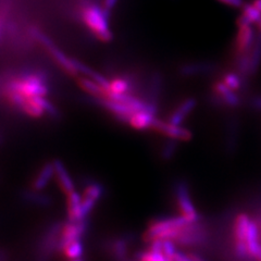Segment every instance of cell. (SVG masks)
<instances>
[{
    "instance_id": "obj_20",
    "label": "cell",
    "mask_w": 261,
    "mask_h": 261,
    "mask_svg": "<svg viewBox=\"0 0 261 261\" xmlns=\"http://www.w3.org/2000/svg\"><path fill=\"white\" fill-rule=\"evenodd\" d=\"M241 15L236 20V23L257 24L261 19V12L257 9L252 3H245L241 8Z\"/></svg>"
},
{
    "instance_id": "obj_14",
    "label": "cell",
    "mask_w": 261,
    "mask_h": 261,
    "mask_svg": "<svg viewBox=\"0 0 261 261\" xmlns=\"http://www.w3.org/2000/svg\"><path fill=\"white\" fill-rule=\"evenodd\" d=\"M55 166V175L57 177V182H58L61 191L65 194L69 195L73 192H75V185L73 179L71 178L67 168L64 167L61 160H55L54 161Z\"/></svg>"
},
{
    "instance_id": "obj_19",
    "label": "cell",
    "mask_w": 261,
    "mask_h": 261,
    "mask_svg": "<svg viewBox=\"0 0 261 261\" xmlns=\"http://www.w3.org/2000/svg\"><path fill=\"white\" fill-rule=\"evenodd\" d=\"M220 80H221L226 86H228L231 89H233V91L239 92V93L247 84V81L235 70L223 72L221 76H220Z\"/></svg>"
},
{
    "instance_id": "obj_9",
    "label": "cell",
    "mask_w": 261,
    "mask_h": 261,
    "mask_svg": "<svg viewBox=\"0 0 261 261\" xmlns=\"http://www.w3.org/2000/svg\"><path fill=\"white\" fill-rule=\"evenodd\" d=\"M251 222L250 218L246 214H240L235 218L234 223V239L235 250L240 258H247L248 252L246 248V235L248 226Z\"/></svg>"
},
{
    "instance_id": "obj_11",
    "label": "cell",
    "mask_w": 261,
    "mask_h": 261,
    "mask_svg": "<svg viewBox=\"0 0 261 261\" xmlns=\"http://www.w3.org/2000/svg\"><path fill=\"white\" fill-rule=\"evenodd\" d=\"M217 70L218 65L211 61H197L184 63L182 67L178 69L179 74L186 77L209 75L212 74V73H215Z\"/></svg>"
},
{
    "instance_id": "obj_33",
    "label": "cell",
    "mask_w": 261,
    "mask_h": 261,
    "mask_svg": "<svg viewBox=\"0 0 261 261\" xmlns=\"http://www.w3.org/2000/svg\"><path fill=\"white\" fill-rule=\"evenodd\" d=\"M257 28H258V32L261 33V19H260L259 22L257 23Z\"/></svg>"
},
{
    "instance_id": "obj_4",
    "label": "cell",
    "mask_w": 261,
    "mask_h": 261,
    "mask_svg": "<svg viewBox=\"0 0 261 261\" xmlns=\"http://www.w3.org/2000/svg\"><path fill=\"white\" fill-rule=\"evenodd\" d=\"M32 33L37 42L43 46V48L49 54V56L51 57L55 62L58 64L68 75L73 76L74 79L80 76V73L77 72L74 63H73L72 58L65 55L61 49L45 34V33H43L36 28L32 30Z\"/></svg>"
},
{
    "instance_id": "obj_16",
    "label": "cell",
    "mask_w": 261,
    "mask_h": 261,
    "mask_svg": "<svg viewBox=\"0 0 261 261\" xmlns=\"http://www.w3.org/2000/svg\"><path fill=\"white\" fill-rule=\"evenodd\" d=\"M82 198L75 191L67 195V214L69 221H80L82 219Z\"/></svg>"
},
{
    "instance_id": "obj_29",
    "label": "cell",
    "mask_w": 261,
    "mask_h": 261,
    "mask_svg": "<svg viewBox=\"0 0 261 261\" xmlns=\"http://www.w3.org/2000/svg\"><path fill=\"white\" fill-rule=\"evenodd\" d=\"M173 261H192V259L187 254H184L182 251H177L173 258Z\"/></svg>"
},
{
    "instance_id": "obj_22",
    "label": "cell",
    "mask_w": 261,
    "mask_h": 261,
    "mask_svg": "<svg viewBox=\"0 0 261 261\" xmlns=\"http://www.w3.org/2000/svg\"><path fill=\"white\" fill-rule=\"evenodd\" d=\"M60 251L70 260L82 258V256L84 254L83 243H82L81 240L72 241L67 245H64V246L60 249Z\"/></svg>"
},
{
    "instance_id": "obj_13",
    "label": "cell",
    "mask_w": 261,
    "mask_h": 261,
    "mask_svg": "<svg viewBox=\"0 0 261 261\" xmlns=\"http://www.w3.org/2000/svg\"><path fill=\"white\" fill-rule=\"evenodd\" d=\"M196 106H197V100L193 97L185 98L181 103L176 106V108L172 111L169 117V122L172 124L182 125L183 122L191 116V113L195 110Z\"/></svg>"
},
{
    "instance_id": "obj_21",
    "label": "cell",
    "mask_w": 261,
    "mask_h": 261,
    "mask_svg": "<svg viewBox=\"0 0 261 261\" xmlns=\"http://www.w3.org/2000/svg\"><path fill=\"white\" fill-rule=\"evenodd\" d=\"M260 247L261 245L259 243L258 226L254 221H251L248 226L247 235H246V248L248 252V257L250 258L254 257Z\"/></svg>"
},
{
    "instance_id": "obj_7",
    "label": "cell",
    "mask_w": 261,
    "mask_h": 261,
    "mask_svg": "<svg viewBox=\"0 0 261 261\" xmlns=\"http://www.w3.org/2000/svg\"><path fill=\"white\" fill-rule=\"evenodd\" d=\"M236 25H238V33H236L232 45V58H236V57L249 53L257 37L255 30L252 28V24L236 23Z\"/></svg>"
},
{
    "instance_id": "obj_18",
    "label": "cell",
    "mask_w": 261,
    "mask_h": 261,
    "mask_svg": "<svg viewBox=\"0 0 261 261\" xmlns=\"http://www.w3.org/2000/svg\"><path fill=\"white\" fill-rule=\"evenodd\" d=\"M249 65H250V77H254L261 67V33H257L255 44L248 53Z\"/></svg>"
},
{
    "instance_id": "obj_34",
    "label": "cell",
    "mask_w": 261,
    "mask_h": 261,
    "mask_svg": "<svg viewBox=\"0 0 261 261\" xmlns=\"http://www.w3.org/2000/svg\"><path fill=\"white\" fill-rule=\"evenodd\" d=\"M70 261H85L83 258H77V259H72Z\"/></svg>"
},
{
    "instance_id": "obj_31",
    "label": "cell",
    "mask_w": 261,
    "mask_h": 261,
    "mask_svg": "<svg viewBox=\"0 0 261 261\" xmlns=\"http://www.w3.org/2000/svg\"><path fill=\"white\" fill-rule=\"evenodd\" d=\"M252 259H254L255 261H261V247H260L259 250L256 252L255 256L252 257Z\"/></svg>"
},
{
    "instance_id": "obj_23",
    "label": "cell",
    "mask_w": 261,
    "mask_h": 261,
    "mask_svg": "<svg viewBox=\"0 0 261 261\" xmlns=\"http://www.w3.org/2000/svg\"><path fill=\"white\" fill-rule=\"evenodd\" d=\"M129 89V82L124 77H114L110 81V87L107 94L125 95ZM107 96V95H106Z\"/></svg>"
},
{
    "instance_id": "obj_25",
    "label": "cell",
    "mask_w": 261,
    "mask_h": 261,
    "mask_svg": "<svg viewBox=\"0 0 261 261\" xmlns=\"http://www.w3.org/2000/svg\"><path fill=\"white\" fill-rule=\"evenodd\" d=\"M177 141L174 140H170L168 141L165 145H163L162 149H161V157L163 160L169 161L174 157V154L177 150Z\"/></svg>"
},
{
    "instance_id": "obj_24",
    "label": "cell",
    "mask_w": 261,
    "mask_h": 261,
    "mask_svg": "<svg viewBox=\"0 0 261 261\" xmlns=\"http://www.w3.org/2000/svg\"><path fill=\"white\" fill-rule=\"evenodd\" d=\"M24 199L35 203L37 206H48L50 203V198L47 197V196H44L42 194L35 192H28L24 194Z\"/></svg>"
},
{
    "instance_id": "obj_6",
    "label": "cell",
    "mask_w": 261,
    "mask_h": 261,
    "mask_svg": "<svg viewBox=\"0 0 261 261\" xmlns=\"http://www.w3.org/2000/svg\"><path fill=\"white\" fill-rule=\"evenodd\" d=\"M175 199L181 217L191 223H198L200 216L191 198L190 189L185 182L176 183Z\"/></svg>"
},
{
    "instance_id": "obj_32",
    "label": "cell",
    "mask_w": 261,
    "mask_h": 261,
    "mask_svg": "<svg viewBox=\"0 0 261 261\" xmlns=\"http://www.w3.org/2000/svg\"><path fill=\"white\" fill-rule=\"evenodd\" d=\"M251 3L254 4V6L261 12V0H252Z\"/></svg>"
},
{
    "instance_id": "obj_26",
    "label": "cell",
    "mask_w": 261,
    "mask_h": 261,
    "mask_svg": "<svg viewBox=\"0 0 261 261\" xmlns=\"http://www.w3.org/2000/svg\"><path fill=\"white\" fill-rule=\"evenodd\" d=\"M219 3H221L225 6H228V7H232V8H239V9H241V8L244 6L245 2L244 0H218Z\"/></svg>"
},
{
    "instance_id": "obj_10",
    "label": "cell",
    "mask_w": 261,
    "mask_h": 261,
    "mask_svg": "<svg viewBox=\"0 0 261 261\" xmlns=\"http://www.w3.org/2000/svg\"><path fill=\"white\" fill-rule=\"evenodd\" d=\"M103 186L100 183L91 182L88 183L84 190V195L82 197V219H87L89 214L94 210L96 203L103 195Z\"/></svg>"
},
{
    "instance_id": "obj_12",
    "label": "cell",
    "mask_w": 261,
    "mask_h": 261,
    "mask_svg": "<svg viewBox=\"0 0 261 261\" xmlns=\"http://www.w3.org/2000/svg\"><path fill=\"white\" fill-rule=\"evenodd\" d=\"M157 108H148L145 110H141L135 112L130 117L128 124L134 129L137 130H147L151 129L154 120L157 119Z\"/></svg>"
},
{
    "instance_id": "obj_28",
    "label": "cell",
    "mask_w": 261,
    "mask_h": 261,
    "mask_svg": "<svg viewBox=\"0 0 261 261\" xmlns=\"http://www.w3.org/2000/svg\"><path fill=\"white\" fill-rule=\"evenodd\" d=\"M251 107L257 111H261V95L255 96L250 101Z\"/></svg>"
},
{
    "instance_id": "obj_8",
    "label": "cell",
    "mask_w": 261,
    "mask_h": 261,
    "mask_svg": "<svg viewBox=\"0 0 261 261\" xmlns=\"http://www.w3.org/2000/svg\"><path fill=\"white\" fill-rule=\"evenodd\" d=\"M151 129L163 136H166L169 140H174L177 142H189L193 137V133L191 132V129L186 128L182 125L172 124L170 123L169 121L166 122L159 119L154 120Z\"/></svg>"
},
{
    "instance_id": "obj_15",
    "label": "cell",
    "mask_w": 261,
    "mask_h": 261,
    "mask_svg": "<svg viewBox=\"0 0 261 261\" xmlns=\"http://www.w3.org/2000/svg\"><path fill=\"white\" fill-rule=\"evenodd\" d=\"M55 174V166L54 162H47L38 171V173L34 177L32 182V189L34 191L40 192L43 191L45 187L50 183L51 178Z\"/></svg>"
},
{
    "instance_id": "obj_3",
    "label": "cell",
    "mask_w": 261,
    "mask_h": 261,
    "mask_svg": "<svg viewBox=\"0 0 261 261\" xmlns=\"http://www.w3.org/2000/svg\"><path fill=\"white\" fill-rule=\"evenodd\" d=\"M191 224L183 217H172L156 219L150 222L144 233V241L150 243L156 240H172L175 239L183 231V228Z\"/></svg>"
},
{
    "instance_id": "obj_5",
    "label": "cell",
    "mask_w": 261,
    "mask_h": 261,
    "mask_svg": "<svg viewBox=\"0 0 261 261\" xmlns=\"http://www.w3.org/2000/svg\"><path fill=\"white\" fill-rule=\"evenodd\" d=\"M209 99L212 105L218 106V107L235 109L242 105L240 93L226 86L221 80H217L211 84Z\"/></svg>"
},
{
    "instance_id": "obj_17",
    "label": "cell",
    "mask_w": 261,
    "mask_h": 261,
    "mask_svg": "<svg viewBox=\"0 0 261 261\" xmlns=\"http://www.w3.org/2000/svg\"><path fill=\"white\" fill-rule=\"evenodd\" d=\"M76 82H77V85L83 89V91L91 95L94 98H105L106 94V89L103 87H101L99 84L96 83L95 81L88 79L86 76H77L76 77Z\"/></svg>"
},
{
    "instance_id": "obj_27",
    "label": "cell",
    "mask_w": 261,
    "mask_h": 261,
    "mask_svg": "<svg viewBox=\"0 0 261 261\" xmlns=\"http://www.w3.org/2000/svg\"><path fill=\"white\" fill-rule=\"evenodd\" d=\"M118 2H119V0H103V2H102V8L109 14H111V11L114 9V7L117 6Z\"/></svg>"
},
{
    "instance_id": "obj_30",
    "label": "cell",
    "mask_w": 261,
    "mask_h": 261,
    "mask_svg": "<svg viewBox=\"0 0 261 261\" xmlns=\"http://www.w3.org/2000/svg\"><path fill=\"white\" fill-rule=\"evenodd\" d=\"M189 257L192 259V261H207L205 258L201 257L200 255L196 254V252H189Z\"/></svg>"
},
{
    "instance_id": "obj_2",
    "label": "cell",
    "mask_w": 261,
    "mask_h": 261,
    "mask_svg": "<svg viewBox=\"0 0 261 261\" xmlns=\"http://www.w3.org/2000/svg\"><path fill=\"white\" fill-rule=\"evenodd\" d=\"M82 21L84 22L89 32L102 43H109L113 34L109 28L110 14L102 7L97 5H87L81 11Z\"/></svg>"
},
{
    "instance_id": "obj_1",
    "label": "cell",
    "mask_w": 261,
    "mask_h": 261,
    "mask_svg": "<svg viewBox=\"0 0 261 261\" xmlns=\"http://www.w3.org/2000/svg\"><path fill=\"white\" fill-rule=\"evenodd\" d=\"M5 91L14 92L29 99L36 96L46 97L49 94V86L44 73L28 72L9 81Z\"/></svg>"
}]
</instances>
